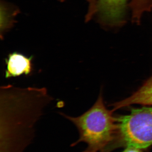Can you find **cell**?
<instances>
[{
	"instance_id": "ba28073f",
	"label": "cell",
	"mask_w": 152,
	"mask_h": 152,
	"mask_svg": "<svg viewBox=\"0 0 152 152\" xmlns=\"http://www.w3.org/2000/svg\"><path fill=\"white\" fill-rule=\"evenodd\" d=\"M1 14L3 15V17L1 16L3 18V20H1V21L3 20V22L1 23V31H5L8 28H10V26L12 24V18H10V17H11V15H9L10 12L4 5H3V7H1Z\"/></svg>"
},
{
	"instance_id": "6da1fadb",
	"label": "cell",
	"mask_w": 152,
	"mask_h": 152,
	"mask_svg": "<svg viewBox=\"0 0 152 152\" xmlns=\"http://www.w3.org/2000/svg\"><path fill=\"white\" fill-rule=\"evenodd\" d=\"M53 99L46 88L1 87V152H23L32 141L36 123Z\"/></svg>"
},
{
	"instance_id": "5b68a950",
	"label": "cell",
	"mask_w": 152,
	"mask_h": 152,
	"mask_svg": "<svg viewBox=\"0 0 152 152\" xmlns=\"http://www.w3.org/2000/svg\"><path fill=\"white\" fill-rule=\"evenodd\" d=\"M126 0H96L94 9L102 18L109 22L115 23L121 19Z\"/></svg>"
},
{
	"instance_id": "7a4b0ae2",
	"label": "cell",
	"mask_w": 152,
	"mask_h": 152,
	"mask_svg": "<svg viewBox=\"0 0 152 152\" xmlns=\"http://www.w3.org/2000/svg\"><path fill=\"white\" fill-rule=\"evenodd\" d=\"M113 112L106 108L101 92L92 107L79 116H70L59 113L72 123L78 131L79 139L71 144V146L84 142L87 147L81 152L103 151L116 136L117 125L115 118L113 115Z\"/></svg>"
},
{
	"instance_id": "3957f363",
	"label": "cell",
	"mask_w": 152,
	"mask_h": 152,
	"mask_svg": "<svg viewBox=\"0 0 152 152\" xmlns=\"http://www.w3.org/2000/svg\"><path fill=\"white\" fill-rule=\"evenodd\" d=\"M116 137L127 148L141 149L152 145V107L131 109L129 114L115 118Z\"/></svg>"
},
{
	"instance_id": "8992f818",
	"label": "cell",
	"mask_w": 152,
	"mask_h": 152,
	"mask_svg": "<svg viewBox=\"0 0 152 152\" xmlns=\"http://www.w3.org/2000/svg\"><path fill=\"white\" fill-rule=\"evenodd\" d=\"M134 104L152 105V76L130 96L112 104L113 112Z\"/></svg>"
},
{
	"instance_id": "52a82bcc",
	"label": "cell",
	"mask_w": 152,
	"mask_h": 152,
	"mask_svg": "<svg viewBox=\"0 0 152 152\" xmlns=\"http://www.w3.org/2000/svg\"><path fill=\"white\" fill-rule=\"evenodd\" d=\"M152 6V0H133L131 4L133 18L140 20L144 12L149 10Z\"/></svg>"
},
{
	"instance_id": "277c9868",
	"label": "cell",
	"mask_w": 152,
	"mask_h": 152,
	"mask_svg": "<svg viewBox=\"0 0 152 152\" xmlns=\"http://www.w3.org/2000/svg\"><path fill=\"white\" fill-rule=\"evenodd\" d=\"M33 58V56L27 57L18 52L10 53L5 59V78L9 79L31 75L34 71Z\"/></svg>"
},
{
	"instance_id": "30bf717a",
	"label": "cell",
	"mask_w": 152,
	"mask_h": 152,
	"mask_svg": "<svg viewBox=\"0 0 152 152\" xmlns=\"http://www.w3.org/2000/svg\"><path fill=\"white\" fill-rule=\"evenodd\" d=\"M61 1H63V0H61Z\"/></svg>"
},
{
	"instance_id": "9c48e42d",
	"label": "cell",
	"mask_w": 152,
	"mask_h": 152,
	"mask_svg": "<svg viewBox=\"0 0 152 152\" xmlns=\"http://www.w3.org/2000/svg\"><path fill=\"white\" fill-rule=\"evenodd\" d=\"M122 152H141L140 151V149L136 148H128L125 151Z\"/></svg>"
}]
</instances>
